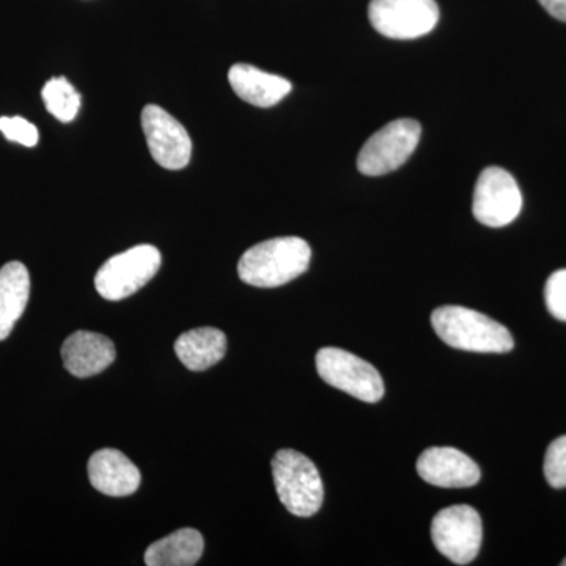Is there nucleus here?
Segmentation results:
<instances>
[{
	"mask_svg": "<svg viewBox=\"0 0 566 566\" xmlns=\"http://www.w3.org/2000/svg\"><path fill=\"white\" fill-rule=\"evenodd\" d=\"M543 469L551 486L566 488V434L560 436L547 447Z\"/></svg>",
	"mask_w": 566,
	"mask_h": 566,
	"instance_id": "6ab92c4d",
	"label": "nucleus"
},
{
	"mask_svg": "<svg viewBox=\"0 0 566 566\" xmlns=\"http://www.w3.org/2000/svg\"><path fill=\"white\" fill-rule=\"evenodd\" d=\"M31 296V275L20 262H10L0 270V342L6 340L14 324L24 314Z\"/></svg>",
	"mask_w": 566,
	"mask_h": 566,
	"instance_id": "2eb2a0df",
	"label": "nucleus"
},
{
	"mask_svg": "<svg viewBox=\"0 0 566 566\" xmlns=\"http://www.w3.org/2000/svg\"><path fill=\"white\" fill-rule=\"evenodd\" d=\"M420 123L411 118L390 122L365 142L357 156V169L367 177H379L403 166L419 145Z\"/></svg>",
	"mask_w": 566,
	"mask_h": 566,
	"instance_id": "423d86ee",
	"label": "nucleus"
},
{
	"mask_svg": "<svg viewBox=\"0 0 566 566\" xmlns=\"http://www.w3.org/2000/svg\"><path fill=\"white\" fill-rule=\"evenodd\" d=\"M523 208V196L512 174L501 167H488L480 174L472 211L476 221L493 229L515 221Z\"/></svg>",
	"mask_w": 566,
	"mask_h": 566,
	"instance_id": "1a4fd4ad",
	"label": "nucleus"
},
{
	"mask_svg": "<svg viewBox=\"0 0 566 566\" xmlns=\"http://www.w3.org/2000/svg\"><path fill=\"white\" fill-rule=\"evenodd\" d=\"M368 18L387 39L415 40L433 31L439 7L436 0H371Z\"/></svg>",
	"mask_w": 566,
	"mask_h": 566,
	"instance_id": "6e6552de",
	"label": "nucleus"
},
{
	"mask_svg": "<svg viewBox=\"0 0 566 566\" xmlns=\"http://www.w3.org/2000/svg\"><path fill=\"white\" fill-rule=\"evenodd\" d=\"M66 370L76 378L102 374L115 360V346L106 335L77 331L62 346Z\"/></svg>",
	"mask_w": 566,
	"mask_h": 566,
	"instance_id": "ddd939ff",
	"label": "nucleus"
},
{
	"mask_svg": "<svg viewBox=\"0 0 566 566\" xmlns=\"http://www.w3.org/2000/svg\"><path fill=\"white\" fill-rule=\"evenodd\" d=\"M161 252L140 244L111 256L95 275V289L107 301H122L139 292L161 268Z\"/></svg>",
	"mask_w": 566,
	"mask_h": 566,
	"instance_id": "20e7f679",
	"label": "nucleus"
},
{
	"mask_svg": "<svg viewBox=\"0 0 566 566\" xmlns=\"http://www.w3.org/2000/svg\"><path fill=\"white\" fill-rule=\"evenodd\" d=\"M229 82L243 102L256 107H273L292 92V84L285 77L245 63H237L230 69Z\"/></svg>",
	"mask_w": 566,
	"mask_h": 566,
	"instance_id": "4468645a",
	"label": "nucleus"
},
{
	"mask_svg": "<svg viewBox=\"0 0 566 566\" xmlns=\"http://www.w3.org/2000/svg\"><path fill=\"white\" fill-rule=\"evenodd\" d=\"M482 517L469 505L447 506L431 523L436 549L457 565H468L482 546Z\"/></svg>",
	"mask_w": 566,
	"mask_h": 566,
	"instance_id": "0eeeda50",
	"label": "nucleus"
},
{
	"mask_svg": "<svg viewBox=\"0 0 566 566\" xmlns=\"http://www.w3.org/2000/svg\"><path fill=\"white\" fill-rule=\"evenodd\" d=\"M543 9L556 18L558 21L566 22V0H538Z\"/></svg>",
	"mask_w": 566,
	"mask_h": 566,
	"instance_id": "4be33fe9",
	"label": "nucleus"
},
{
	"mask_svg": "<svg viewBox=\"0 0 566 566\" xmlns=\"http://www.w3.org/2000/svg\"><path fill=\"white\" fill-rule=\"evenodd\" d=\"M431 324L444 344L464 352L504 354L515 346L512 334L501 323L460 305L436 308Z\"/></svg>",
	"mask_w": 566,
	"mask_h": 566,
	"instance_id": "f03ea898",
	"label": "nucleus"
},
{
	"mask_svg": "<svg viewBox=\"0 0 566 566\" xmlns=\"http://www.w3.org/2000/svg\"><path fill=\"white\" fill-rule=\"evenodd\" d=\"M417 472L424 482L439 488L474 486L482 479L479 465L453 447H431L417 460Z\"/></svg>",
	"mask_w": 566,
	"mask_h": 566,
	"instance_id": "9b49d317",
	"label": "nucleus"
},
{
	"mask_svg": "<svg viewBox=\"0 0 566 566\" xmlns=\"http://www.w3.org/2000/svg\"><path fill=\"white\" fill-rule=\"evenodd\" d=\"M142 129L153 159L167 170H181L191 161L192 142L177 118L156 104L142 111Z\"/></svg>",
	"mask_w": 566,
	"mask_h": 566,
	"instance_id": "9d476101",
	"label": "nucleus"
},
{
	"mask_svg": "<svg viewBox=\"0 0 566 566\" xmlns=\"http://www.w3.org/2000/svg\"><path fill=\"white\" fill-rule=\"evenodd\" d=\"M175 353L186 368L203 371L219 363L227 353V337L216 327H199L181 334L175 342Z\"/></svg>",
	"mask_w": 566,
	"mask_h": 566,
	"instance_id": "dca6fc26",
	"label": "nucleus"
},
{
	"mask_svg": "<svg viewBox=\"0 0 566 566\" xmlns=\"http://www.w3.org/2000/svg\"><path fill=\"white\" fill-rule=\"evenodd\" d=\"M0 133L10 142L24 145V147H35L39 144V129L33 123L22 117H0Z\"/></svg>",
	"mask_w": 566,
	"mask_h": 566,
	"instance_id": "aec40b11",
	"label": "nucleus"
},
{
	"mask_svg": "<svg viewBox=\"0 0 566 566\" xmlns=\"http://www.w3.org/2000/svg\"><path fill=\"white\" fill-rule=\"evenodd\" d=\"M88 479L95 490L111 497H126L139 490L140 471L120 450L103 449L88 461Z\"/></svg>",
	"mask_w": 566,
	"mask_h": 566,
	"instance_id": "f8f14e48",
	"label": "nucleus"
},
{
	"mask_svg": "<svg viewBox=\"0 0 566 566\" xmlns=\"http://www.w3.org/2000/svg\"><path fill=\"white\" fill-rule=\"evenodd\" d=\"M203 536L196 528H181L153 543L145 551L148 566H192L203 554Z\"/></svg>",
	"mask_w": 566,
	"mask_h": 566,
	"instance_id": "f3484780",
	"label": "nucleus"
},
{
	"mask_svg": "<svg viewBox=\"0 0 566 566\" xmlns=\"http://www.w3.org/2000/svg\"><path fill=\"white\" fill-rule=\"evenodd\" d=\"M316 370L324 382L365 403H376L385 395V381L374 365L345 349L333 346L319 349Z\"/></svg>",
	"mask_w": 566,
	"mask_h": 566,
	"instance_id": "39448f33",
	"label": "nucleus"
},
{
	"mask_svg": "<svg viewBox=\"0 0 566 566\" xmlns=\"http://www.w3.org/2000/svg\"><path fill=\"white\" fill-rule=\"evenodd\" d=\"M562 565L566 566V558H565V560H564V562H562Z\"/></svg>",
	"mask_w": 566,
	"mask_h": 566,
	"instance_id": "5701e85b",
	"label": "nucleus"
},
{
	"mask_svg": "<svg viewBox=\"0 0 566 566\" xmlns=\"http://www.w3.org/2000/svg\"><path fill=\"white\" fill-rule=\"evenodd\" d=\"M44 106L59 122L70 123L81 109V95L65 77H52L41 92Z\"/></svg>",
	"mask_w": 566,
	"mask_h": 566,
	"instance_id": "a211bd4d",
	"label": "nucleus"
},
{
	"mask_svg": "<svg viewBox=\"0 0 566 566\" xmlns=\"http://www.w3.org/2000/svg\"><path fill=\"white\" fill-rule=\"evenodd\" d=\"M311 259V245L303 238H274L245 251L238 263V274L248 285L274 289L304 274Z\"/></svg>",
	"mask_w": 566,
	"mask_h": 566,
	"instance_id": "f257e3e1",
	"label": "nucleus"
},
{
	"mask_svg": "<svg viewBox=\"0 0 566 566\" xmlns=\"http://www.w3.org/2000/svg\"><path fill=\"white\" fill-rule=\"evenodd\" d=\"M273 476L279 499L292 515L311 517L322 509V476L303 453L292 449L279 450L273 460Z\"/></svg>",
	"mask_w": 566,
	"mask_h": 566,
	"instance_id": "7ed1b4c3",
	"label": "nucleus"
},
{
	"mask_svg": "<svg viewBox=\"0 0 566 566\" xmlns=\"http://www.w3.org/2000/svg\"><path fill=\"white\" fill-rule=\"evenodd\" d=\"M545 301L549 314L566 322V270H558L547 279Z\"/></svg>",
	"mask_w": 566,
	"mask_h": 566,
	"instance_id": "412c9836",
	"label": "nucleus"
}]
</instances>
